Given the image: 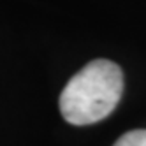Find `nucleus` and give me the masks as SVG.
Returning <instances> with one entry per match:
<instances>
[{"label":"nucleus","mask_w":146,"mask_h":146,"mask_svg":"<svg viewBox=\"0 0 146 146\" xmlns=\"http://www.w3.org/2000/svg\"><path fill=\"white\" fill-rule=\"evenodd\" d=\"M123 93V72L114 62L97 58L70 78L60 93V113L72 125H92L108 118Z\"/></svg>","instance_id":"f257e3e1"},{"label":"nucleus","mask_w":146,"mask_h":146,"mask_svg":"<svg viewBox=\"0 0 146 146\" xmlns=\"http://www.w3.org/2000/svg\"><path fill=\"white\" fill-rule=\"evenodd\" d=\"M113 146H146V130L144 129L130 130L123 134Z\"/></svg>","instance_id":"f03ea898"}]
</instances>
